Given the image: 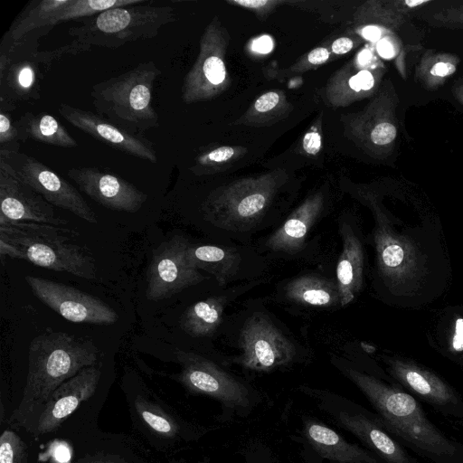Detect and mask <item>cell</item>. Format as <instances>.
Returning a JSON list of instances; mask_svg holds the SVG:
<instances>
[{
    "mask_svg": "<svg viewBox=\"0 0 463 463\" xmlns=\"http://www.w3.org/2000/svg\"><path fill=\"white\" fill-rule=\"evenodd\" d=\"M344 371L376 410L389 433L434 463H463V443L430 422L413 396L356 369Z\"/></svg>",
    "mask_w": 463,
    "mask_h": 463,
    "instance_id": "obj_1",
    "label": "cell"
},
{
    "mask_svg": "<svg viewBox=\"0 0 463 463\" xmlns=\"http://www.w3.org/2000/svg\"><path fill=\"white\" fill-rule=\"evenodd\" d=\"M98 356L99 349L93 342L75 335L47 332L35 336L29 345L22 400L9 422L30 426L52 392L83 368L96 364Z\"/></svg>",
    "mask_w": 463,
    "mask_h": 463,
    "instance_id": "obj_2",
    "label": "cell"
},
{
    "mask_svg": "<svg viewBox=\"0 0 463 463\" xmlns=\"http://www.w3.org/2000/svg\"><path fill=\"white\" fill-rule=\"evenodd\" d=\"M161 70L154 61L94 84L90 95L97 114L135 135L159 126L153 90Z\"/></svg>",
    "mask_w": 463,
    "mask_h": 463,
    "instance_id": "obj_3",
    "label": "cell"
},
{
    "mask_svg": "<svg viewBox=\"0 0 463 463\" xmlns=\"http://www.w3.org/2000/svg\"><path fill=\"white\" fill-rule=\"evenodd\" d=\"M79 235L65 227L33 222H10L0 224V239L23 251L25 260L60 272L94 280L97 267L93 255L77 243Z\"/></svg>",
    "mask_w": 463,
    "mask_h": 463,
    "instance_id": "obj_4",
    "label": "cell"
},
{
    "mask_svg": "<svg viewBox=\"0 0 463 463\" xmlns=\"http://www.w3.org/2000/svg\"><path fill=\"white\" fill-rule=\"evenodd\" d=\"M175 21L169 5H140L115 7L71 26L68 34L81 44L118 48L128 43L152 39L161 28Z\"/></svg>",
    "mask_w": 463,
    "mask_h": 463,
    "instance_id": "obj_5",
    "label": "cell"
},
{
    "mask_svg": "<svg viewBox=\"0 0 463 463\" xmlns=\"http://www.w3.org/2000/svg\"><path fill=\"white\" fill-rule=\"evenodd\" d=\"M39 43L21 40L1 42L0 109L10 111L16 102L38 100L42 81L55 61L50 51H39Z\"/></svg>",
    "mask_w": 463,
    "mask_h": 463,
    "instance_id": "obj_6",
    "label": "cell"
},
{
    "mask_svg": "<svg viewBox=\"0 0 463 463\" xmlns=\"http://www.w3.org/2000/svg\"><path fill=\"white\" fill-rule=\"evenodd\" d=\"M0 169L29 185L52 206L88 222H98L96 213L80 192L37 158L21 151H0Z\"/></svg>",
    "mask_w": 463,
    "mask_h": 463,
    "instance_id": "obj_7",
    "label": "cell"
},
{
    "mask_svg": "<svg viewBox=\"0 0 463 463\" xmlns=\"http://www.w3.org/2000/svg\"><path fill=\"white\" fill-rule=\"evenodd\" d=\"M190 245L184 236L175 234L154 250L146 274L147 299L168 298L207 279L189 260L187 250Z\"/></svg>",
    "mask_w": 463,
    "mask_h": 463,
    "instance_id": "obj_8",
    "label": "cell"
},
{
    "mask_svg": "<svg viewBox=\"0 0 463 463\" xmlns=\"http://www.w3.org/2000/svg\"><path fill=\"white\" fill-rule=\"evenodd\" d=\"M239 345L240 364L259 372L285 366L297 353L294 344L262 313H254L245 320Z\"/></svg>",
    "mask_w": 463,
    "mask_h": 463,
    "instance_id": "obj_9",
    "label": "cell"
},
{
    "mask_svg": "<svg viewBox=\"0 0 463 463\" xmlns=\"http://www.w3.org/2000/svg\"><path fill=\"white\" fill-rule=\"evenodd\" d=\"M175 356L181 366L176 379L188 391L210 396L232 408L250 405L247 386L213 361L183 350H178Z\"/></svg>",
    "mask_w": 463,
    "mask_h": 463,
    "instance_id": "obj_10",
    "label": "cell"
},
{
    "mask_svg": "<svg viewBox=\"0 0 463 463\" xmlns=\"http://www.w3.org/2000/svg\"><path fill=\"white\" fill-rule=\"evenodd\" d=\"M24 279L39 300L72 323L112 325L118 319L110 306L76 288L31 275Z\"/></svg>",
    "mask_w": 463,
    "mask_h": 463,
    "instance_id": "obj_11",
    "label": "cell"
},
{
    "mask_svg": "<svg viewBox=\"0 0 463 463\" xmlns=\"http://www.w3.org/2000/svg\"><path fill=\"white\" fill-rule=\"evenodd\" d=\"M58 111L67 122L94 139L150 163L158 160L154 144L143 135L132 134L97 113L67 103H61Z\"/></svg>",
    "mask_w": 463,
    "mask_h": 463,
    "instance_id": "obj_12",
    "label": "cell"
},
{
    "mask_svg": "<svg viewBox=\"0 0 463 463\" xmlns=\"http://www.w3.org/2000/svg\"><path fill=\"white\" fill-rule=\"evenodd\" d=\"M67 175L81 192L113 211L134 213L147 200V195L133 184L96 167H72L67 170Z\"/></svg>",
    "mask_w": 463,
    "mask_h": 463,
    "instance_id": "obj_13",
    "label": "cell"
},
{
    "mask_svg": "<svg viewBox=\"0 0 463 463\" xmlns=\"http://www.w3.org/2000/svg\"><path fill=\"white\" fill-rule=\"evenodd\" d=\"M33 222L64 227L53 206L29 185L0 169V224Z\"/></svg>",
    "mask_w": 463,
    "mask_h": 463,
    "instance_id": "obj_14",
    "label": "cell"
},
{
    "mask_svg": "<svg viewBox=\"0 0 463 463\" xmlns=\"http://www.w3.org/2000/svg\"><path fill=\"white\" fill-rule=\"evenodd\" d=\"M389 371L402 385L442 413L463 417V401L434 373L399 358L388 360Z\"/></svg>",
    "mask_w": 463,
    "mask_h": 463,
    "instance_id": "obj_15",
    "label": "cell"
},
{
    "mask_svg": "<svg viewBox=\"0 0 463 463\" xmlns=\"http://www.w3.org/2000/svg\"><path fill=\"white\" fill-rule=\"evenodd\" d=\"M101 371L96 364L80 370L61 383L51 395L33 424L35 435L47 434L56 430L80 404L96 391Z\"/></svg>",
    "mask_w": 463,
    "mask_h": 463,
    "instance_id": "obj_16",
    "label": "cell"
},
{
    "mask_svg": "<svg viewBox=\"0 0 463 463\" xmlns=\"http://www.w3.org/2000/svg\"><path fill=\"white\" fill-rule=\"evenodd\" d=\"M373 236L378 268L385 281L400 285L420 275L418 252L406 237L396 233L381 219Z\"/></svg>",
    "mask_w": 463,
    "mask_h": 463,
    "instance_id": "obj_17",
    "label": "cell"
},
{
    "mask_svg": "<svg viewBox=\"0 0 463 463\" xmlns=\"http://www.w3.org/2000/svg\"><path fill=\"white\" fill-rule=\"evenodd\" d=\"M338 423L363 441L384 463H418L383 428L363 413L340 412Z\"/></svg>",
    "mask_w": 463,
    "mask_h": 463,
    "instance_id": "obj_18",
    "label": "cell"
},
{
    "mask_svg": "<svg viewBox=\"0 0 463 463\" xmlns=\"http://www.w3.org/2000/svg\"><path fill=\"white\" fill-rule=\"evenodd\" d=\"M71 0H33L12 22L2 43H14L23 39L39 42L58 25V17Z\"/></svg>",
    "mask_w": 463,
    "mask_h": 463,
    "instance_id": "obj_19",
    "label": "cell"
},
{
    "mask_svg": "<svg viewBox=\"0 0 463 463\" xmlns=\"http://www.w3.org/2000/svg\"><path fill=\"white\" fill-rule=\"evenodd\" d=\"M343 248L336 263V285L341 307L351 303L360 292L363 285L364 255L362 243L352 229L340 225Z\"/></svg>",
    "mask_w": 463,
    "mask_h": 463,
    "instance_id": "obj_20",
    "label": "cell"
},
{
    "mask_svg": "<svg viewBox=\"0 0 463 463\" xmlns=\"http://www.w3.org/2000/svg\"><path fill=\"white\" fill-rule=\"evenodd\" d=\"M305 436L323 458L339 463H384L374 453L346 441L339 433L316 420H306Z\"/></svg>",
    "mask_w": 463,
    "mask_h": 463,
    "instance_id": "obj_21",
    "label": "cell"
},
{
    "mask_svg": "<svg viewBox=\"0 0 463 463\" xmlns=\"http://www.w3.org/2000/svg\"><path fill=\"white\" fill-rule=\"evenodd\" d=\"M320 210L318 199L306 202L267 238L265 250L285 255L299 252Z\"/></svg>",
    "mask_w": 463,
    "mask_h": 463,
    "instance_id": "obj_22",
    "label": "cell"
},
{
    "mask_svg": "<svg viewBox=\"0 0 463 463\" xmlns=\"http://www.w3.org/2000/svg\"><path fill=\"white\" fill-rule=\"evenodd\" d=\"M286 298L309 307H333L340 304L336 281L318 274H304L289 280L285 288Z\"/></svg>",
    "mask_w": 463,
    "mask_h": 463,
    "instance_id": "obj_23",
    "label": "cell"
},
{
    "mask_svg": "<svg viewBox=\"0 0 463 463\" xmlns=\"http://www.w3.org/2000/svg\"><path fill=\"white\" fill-rule=\"evenodd\" d=\"M187 256L194 266L213 274L221 286L234 279L241 262L237 250L217 245L191 244Z\"/></svg>",
    "mask_w": 463,
    "mask_h": 463,
    "instance_id": "obj_24",
    "label": "cell"
},
{
    "mask_svg": "<svg viewBox=\"0 0 463 463\" xmlns=\"http://www.w3.org/2000/svg\"><path fill=\"white\" fill-rule=\"evenodd\" d=\"M16 124L20 131L22 142L32 139L46 145L59 147H76L77 141L67 131L58 119L46 112H25Z\"/></svg>",
    "mask_w": 463,
    "mask_h": 463,
    "instance_id": "obj_25",
    "label": "cell"
},
{
    "mask_svg": "<svg viewBox=\"0 0 463 463\" xmlns=\"http://www.w3.org/2000/svg\"><path fill=\"white\" fill-rule=\"evenodd\" d=\"M228 299L227 295H217L193 304L180 318L181 329L193 337L212 335L222 322Z\"/></svg>",
    "mask_w": 463,
    "mask_h": 463,
    "instance_id": "obj_26",
    "label": "cell"
},
{
    "mask_svg": "<svg viewBox=\"0 0 463 463\" xmlns=\"http://www.w3.org/2000/svg\"><path fill=\"white\" fill-rule=\"evenodd\" d=\"M133 407L139 422L153 436L172 440L180 434L181 426L174 414L158 402L137 395L133 401Z\"/></svg>",
    "mask_w": 463,
    "mask_h": 463,
    "instance_id": "obj_27",
    "label": "cell"
},
{
    "mask_svg": "<svg viewBox=\"0 0 463 463\" xmlns=\"http://www.w3.org/2000/svg\"><path fill=\"white\" fill-rule=\"evenodd\" d=\"M459 61L452 53L426 51L416 67V79L423 88L437 90L457 71Z\"/></svg>",
    "mask_w": 463,
    "mask_h": 463,
    "instance_id": "obj_28",
    "label": "cell"
},
{
    "mask_svg": "<svg viewBox=\"0 0 463 463\" xmlns=\"http://www.w3.org/2000/svg\"><path fill=\"white\" fill-rule=\"evenodd\" d=\"M147 0H71L58 17V24L72 20H83L97 15L106 10L140 5Z\"/></svg>",
    "mask_w": 463,
    "mask_h": 463,
    "instance_id": "obj_29",
    "label": "cell"
},
{
    "mask_svg": "<svg viewBox=\"0 0 463 463\" xmlns=\"http://www.w3.org/2000/svg\"><path fill=\"white\" fill-rule=\"evenodd\" d=\"M0 463H28L24 440L10 430H4L0 437Z\"/></svg>",
    "mask_w": 463,
    "mask_h": 463,
    "instance_id": "obj_30",
    "label": "cell"
},
{
    "mask_svg": "<svg viewBox=\"0 0 463 463\" xmlns=\"http://www.w3.org/2000/svg\"><path fill=\"white\" fill-rule=\"evenodd\" d=\"M21 135L9 111L0 109V151H20Z\"/></svg>",
    "mask_w": 463,
    "mask_h": 463,
    "instance_id": "obj_31",
    "label": "cell"
},
{
    "mask_svg": "<svg viewBox=\"0 0 463 463\" xmlns=\"http://www.w3.org/2000/svg\"><path fill=\"white\" fill-rule=\"evenodd\" d=\"M429 22L439 27L463 29V4L449 6L433 13Z\"/></svg>",
    "mask_w": 463,
    "mask_h": 463,
    "instance_id": "obj_32",
    "label": "cell"
},
{
    "mask_svg": "<svg viewBox=\"0 0 463 463\" xmlns=\"http://www.w3.org/2000/svg\"><path fill=\"white\" fill-rule=\"evenodd\" d=\"M234 155V149L231 146H222L212 150L206 155L201 156L198 161L203 165L207 162H223L230 159Z\"/></svg>",
    "mask_w": 463,
    "mask_h": 463,
    "instance_id": "obj_33",
    "label": "cell"
},
{
    "mask_svg": "<svg viewBox=\"0 0 463 463\" xmlns=\"http://www.w3.org/2000/svg\"><path fill=\"white\" fill-rule=\"evenodd\" d=\"M279 101V96L276 92H267L261 95L255 102V109L260 112L272 109Z\"/></svg>",
    "mask_w": 463,
    "mask_h": 463,
    "instance_id": "obj_34",
    "label": "cell"
},
{
    "mask_svg": "<svg viewBox=\"0 0 463 463\" xmlns=\"http://www.w3.org/2000/svg\"><path fill=\"white\" fill-rule=\"evenodd\" d=\"M303 147L310 155H316L321 147V137L317 132L312 131L305 135Z\"/></svg>",
    "mask_w": 463,
    "mask_h": 463,
    "instance_id": "obj_35",
    "label": "cell"
},
{
    "mask_svg": "<svg viewBox=\"0 0 463 463\" xmlns=\"http://www.w3.org/2000/svg\"><path fill=\"white\" fill-rule=\"evenodd\" d=\"M78 463H128L122 458L110 454H94L82 458Z\"/></svg>",
    "mask_w": 463,
    "mask_h": 463,
    "instance_id": "obj_36",
    "label": "cell"
},
{
    "mask_svg": "<svg viewBox=\"0 0 463 463\" xmlns=\"http://www.w3.org/2000/svg\"><path fill=\"white\" fill-rule=\"evenodd\" d=\"M0 254L2 257L9 256L14 259L25 260L24 254L21 250L3 239H0Z\"/></svg>",
    "mask_w": 463,
    "mask_h": 463,
    "instance_id": "obj_37",
    "label": "cell"
},
{
    "mask_svg": "<svg viewBox=\"0 0 463 463\" xmlns=\"http://www.w3.org/2000/svg\"><path fill=\"white\" fill-rule=\"evenodd\" d=\"M452 349L455 352L463 350V319L458 318L455 324V332L452 339Z\"/></svg>",
    "mask_w": 463,
    "mask_h": 463,
    "instance_id": "obj_38",
    "label": "cell"
},
{
    "mask_svg": "<svg viewBox=\"0 0 463 463\" xmlns=\"http://www.w3.org/2000/svg\"><path fill=\"white\" fill-rule=\"evenodd\" d=\"M329 58V52L327 49L319 47L312 50L308 56V61L312 64H322Z\"/></svg>",
    "mask_w": 463,
    "mask_h": 463,
    "instance_id": "obj_39",
    "label": "cell"
},
{
    "mask_svg": "<svg viewBox=\"0 0 463 463\" xmlns=\"http://www.w3.org/2000/svg\"><path fill=\"white\" fill-rule=\"evenodd\" d=\"M353 48V41L347 37L336 39L332 44V50L336 54H344Z\"/></svg>",
    "mask_w": 463,
    "mask_h": 463,
    "instance_id": "obj_40",
    "label": "cell"
},
{
    "mask_svg": "<svg viewBox=\"0 0 463 463\" xmlns=\"http://www.w3.org/2000/svg\"><path fill=\"white\" fill-rule=\"evenodd\" d=\"M394 45L387 39H381L377 43V51L383 58H391L395 53Z\"/></svg>",
    "mask_w": 463,
    "mask_h": 463,
    "instance_id": "obj_41",
    "label": "cell"
},
{
    "mask_svg": "<svg viewBox=\"0 0 463 463\" xmlns=\"http://www.w3.org/2000/svg\"><path fill=\"white\" fill-rule=\"evenodd\" d=\"M362 90H369L374 86V78L368 71H362L357 73Z\"/></svg>",
    "mask_w": 463,
    "mask_h": 463,
    "instance_id": "obj_42",
    "label": "cell"
},
{
    "mask_svg": "<svg viewBox=\"0 0 463 463\" xmlns=\"http://www.w3.org/2000/svg\"><path fill=\"white\" fill-rule=\"evenodd\" d=\"M272 40L269 36H262L254 42L252 48L253 50L266 53L272 49Z\"/></svg>",
    "mask_w": 463,
    "mask_h": 463,
    "instance_id": "obj_43",
    "label": "cell"
},
{
    "mask_svg": "<svg viewBox=\"0 0 463 463\" xmlns=\"http://www.w3.org/2000/svg\"><path fill=\"white\" fill-rule=\"evenodd\" d=\"M363 35L370 41H377L382 35V31L375 26H366L363 30Z\"/></svg>",
    "mask_w": 463,
    "mask_h": 463,
    "instance_id": "obj_44",
    "label": "cell"
},
{
    "mask_svg": "<svg viewBox=\"0 0 463 463\" xmlns=\"http://www.w3.org/2000/svg\"><path fill=\"white\" fill-rule=\"evenodd\" d=\"M452 93L456 99L463 106V79L453 84Z\"/></svg>",
    "mask_w": 463,
    "mask_h": 463,
    "instance_id": "obj_45",
    "label": "cell"
},
{
    "mask_svg": "<svg viewBox=\"0 0 463 463\" xmlns=\"http://www.w3.org/2000/svg\"><path fill=\"white\" fill-rule=\"evenodd\" d=\"M237 4L245 6V7H250V8H259L262 5H267L268 1H236Z\"/></svg>",
    "mask_w": 463,
    "mask_h": 463,
    "instance_id": "obj_46",
    "label": "cell"
},
{
    "mask_svg": "<svg viewBox=\"0 0 463 463\" xmlns=\"http://www.w3.org/2000/svg\"><path fill=\"white\" fill-rule=\"evenodd\" d=\"M371 60V53L369 51H363L358 57V61L361 64H366Z\"/></svg>",
    "mask_w": 463,
    "mask_h": 463,
    "instance_id": "obj_47",
    "label": "cell"
},
{
    "mask_svg": "<svg viewBox=\"0 0 463 463\" xmlns=\"http://www.w3.org/2000/svg\"><path fill=\"white\" fill-rule=\"evenodd\" d=\"M349 84L351 86V88L355 90V91H359V90H362L361 89V85H360V82H359V80H358V77H357V74L353 76L350 80H349Z\"/></svg>",
    "mask_w": 463,
    "mask_h": 463,
    "instance_id": "obj_48",
    "label": "cell"
}]
</instances>
